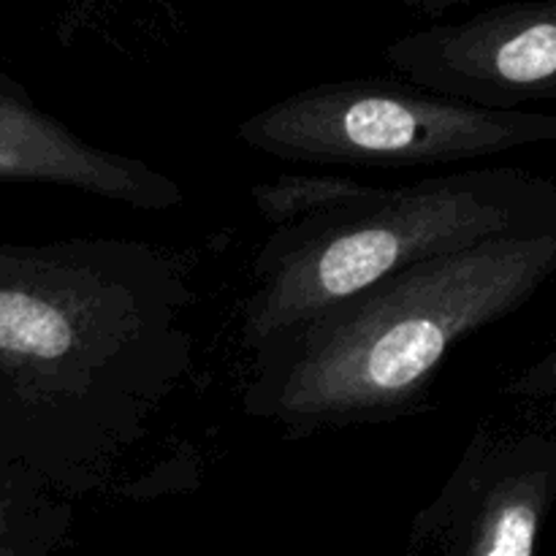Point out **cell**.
Masks as SVG:
<instances>
[{
  "instance_id": "cell-5",
  "label": "cell",
  "mask_w": 556,
  "mask_h": 556,
  "mask_svg": "<svg viewBox=\"0 0 556 556\" xmlns=\"http://www.w3.org/2000/svg\"><path fill=\"white\" fill-rule=\"evenodd\" d=\"M556 500V438H497L478 429L413 519V552L448 556H532Z\"/></svg>"
},
{
  "instance_id": "cell-7",
  "label": "cell",
  "mask_w": 556,
  "mask_h": 556,
  "mask_svg": "<svg viewBox=\"0 0 556 556\" xmlns=\"http://www.w3.org/2000/svg\"><path fill=\"white\" fill-rule=\"evenodd\" d=\"M0 177L60 185L141 212L185 204L182 185L139 157L103 150L0 81Z\"/></svg>"
},
{
  "instance_id": "cell-9",
  "label": "cell",
  "mask_w": 556,
  "mask_h": 556,
  "mask_svg": "<svg viewBox=\"0 0 556 556\" xmlns=\"http://www.w3.org/2000/svg\"><path fill=\"white\" fill-rule=\"evenodd\" d=\"M505 394L525 396V400L556 402V345L548 353H543L541 358H535L530 367L521 369L505 386Z\"/></svg>"
},
{
  "instance_id": "cell-4",
  "label": "cell",
  "mask_w": 556,
  "mask_h": 556,
  "mask_svg": "<svg viewBox=\"0 0 556 556\" xmlns=\"http://www.w3.org/2000/svg\"><path fill=\"white\" fill-rule=\"evenodd\" d=\"M237 136L313 166H448L556 144V114L481 106L405 76H356L291 92L242 119Z\"/></svg>"
},
{
  "instance_id": "cell-2",
  "label": "cell",
  "mask_w": 556,
  "mask_h": 556,
  "mask_svg": "<svg viewBox=\"0 0 556 556\" xmlns=\"http://www.w3.org/2000/svg\"><path fill=\"white\" fill-rule=\"evenodd\" d=\"M556 275V226L424 258L253 353L244 413L293 438L421 410L467 337L525 307Z\"/></svg>"
},
{
  "instance_id": "cell-11",
  "label": "cell",
  "mask_w": 556,
  "mask_h": 556,
  "mask_svg": "<svg viewBox=\"0 0 556 556\" xmlns=\"http://www.w3.org/2000/svg\"><path fill=\"white\" fill-rule=\"evenodd\" d=\"M465 3H470V0H402V5L416 11L418 16H443Z\"/></svg>"
},
{
  "instance_id": "cell-10",
  "label": "cell",
  "mask_w": 556,
  "mask_h": 556,
  "mask_svg": "<svg viewBox=\"0 0 556 556\" xmlns=\"http://www.w3.org/2000/svg\"><path fill=\"white\" fill-rule=\"evenodd\" d=\"M20 525L22 510H16L14 505L0 503V554L20 552Z\"/></svg>"
},
{
  "instance_id": "cell-1",
  "label": "cell",
  "mask_w": 556,
  "mask_h": 556,
  "mask_svg": "<svg viewBox=\"0 0 556 556\" xmlns=\"http://www.w3.org/2000/svg\"><path fill=\"white\" fill-rule=\"evenodd\" d=\"M195 293L174 250L74 239L0 253V367L54 478L98 486L193 369Z\"/></svg>"
},
{
  "instance_id": "cell-3",
  "label": "cell",
  "mask_w": 556,
  "mask_h": 556,
  "mask_svg": "<svg viewBox=\"0 0 556 556\" xmlns=\"http://www.w3.org/2000/svg\"><path fill=\"white\" fill-rule=\"evenodd\" d=\"M548 226H556V182L516 166L375 185L367 195L271 228L253 264L242 348L255 353L424 258Z\"/></svg>"
},
{
  "instance_id": "cell-8",
  "label": "cell",
  "mask_w": 556,
  "mask_h": 556,
  "mask_svg": "<svg viewBox=\"0 0 556 556\" xmlns=\"http://www.w3.org/2000/svg\"><path fill=\"white\" fill-rule=\"evenodd\" d=\"M375 185L358 182L351 177H337V174H286V177L258 182L250 188L253 204L258 215L271 228L288 226L315 212L331 210L337 204L367 195Z\"/></svg>"
},
{
  "instance_id": "cell-12",
  "label": "cell",
  "mask_w": 556,
  "mask_h": 556,
  "mask_svg": "<svg viewBox=\"0 0 556 556\" xmlns=\"http://www.w3.org/2000/svg\"><path fill=\"white\" fill-rule=\"evenodd\" d=\"M150 3H155V5H168V3H172V0H150Z\"/></svg>"
},
{
  "instance_id": "cell-6",
  "label": "cell",
  "mask_w": 556,
  "mask_h": 556,
  "mask_svg": "<svg viewBox=\"0 0 556 556\" xmlns=\"http://www.w3.org/2000/svg\"><path fill=\"white\" fill-rule=\"evenodd\" d=\"M383 60L405 79L481 106L556 101V0L492 5L407 33L386 47Z\"/></svg>"
}]
</instances>
